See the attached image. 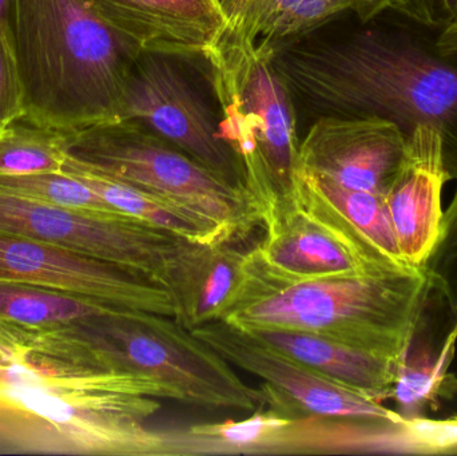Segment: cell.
I'll return each instance as SVG.
<instances>
[{"mask_svg": "<svg viewBox=\"0 0 457 456\" xmlns=\"http://www.w3.org/2000/svg\"><path fill=\"white\" fill-rule=\"evenodd\" d=\"M361 24L335 40L276 48L274 67L321 115L378 117L407 138L419 126L434 129L457 181L456 51L440 47L436 29L402 15Z\"/></svg>", "mask_w": 457, "mask_h": 456, "instance_id": "cell-1", "label": "cell"}, {"mask_svg": "<svg viewBox=\"0 0 457 456\" xmlns=\"http://www.w3.org/2000/svg\"><path fill=\"white\" fill-rule=\"evenodd\" d=\"M179 395L125 372L55 377L0 366V455L166 456L146 420Z\"/></svg>", "mask_w": 457, "mask_h": 456, "instance_id": "cell-2", "label": "cell"}, {"mask_svg": "<svg viewBox=\"0 0 457 456\" xmlns=\"http://www.w3.org/2000/svg\"><path fill=\"white\" fill-rule=\"evenodd\" d=\"M26 114L59 130L120 120L139 55L88 0H10Z\"/></svg>", "mask_w": 457, "mask_h": 456, "instance_id": "cell-3", "label": "cell"}, {"mask_svg": "<svg viewBox=\"0 0 457 456\" xmlns=\"http://www.w3.org/2000/svg\"><path fill=\"white\" fill-rule=\"evenodd\" d=\"M431 292L420 268L338 276L268 289L224 321L241 331L311 332L399 363Z\"/></svg>", "mask_w": 457, "mask_h": 456, "instance_id": "cell-4", "label": "cell"}, {"mask_svg": "<svg viewBox=\"0 0 457 456\" xmlns=\"http://www.w3.org/2000/svg\"><path fill=\"white\" fill-rule=\"evenodd\" d=\"M274 51L225 31L205 58L220 133L241 165L260 219L289 195L300 169L295 95L274 67Z\"/></svg>", "mask_w": 457, "mask_h": 456, "instance_id": "cell-5", "label": "cell"}, {"mask_svg": "<svg viewBox=\"0 0 457 456\" xmlns=\"http://www.w3.org/2000/svg\"><path fill=\"white\" fill-rule=\"evenodd\" d=\"M109 371L149 377L179 402L204 409L253 412L266 406L261 388L171 316L117 310L71 323Z\"/></svg>", "mask_w": 457, "mask_h": 456, "instance_id": "cell-6", "label": "cell"}, {"mask_svg": "<svg viewBox=\"0 0 457 456\" xmlns=\"http://www.w3.org/2000/svg\"><path fill=\"white\" fill-rule=\"evenodd\" d=\"M66 163L209 217L234 241L262 227L246 190L220 178L136 120H110L75 131Z\"/></svg>", "mask_w": 457, "mask_h": 456, "instance_id": "cell-7", "label": "cell"}, {"mask_svg": "<svg viewBox=\"0 0 457 456\" xmlns=\"http://www.w3.org/2000/svg\"><path fill=\"white\" fill-rule=\"evenodd\" d=\"M261 225L262 240L247 251V302L293 284L413 268L384 254L301 169L289 195L261 216Z\"/></svg>", "mask_w": 457, "mask_h": 456, "instance_id": "cell-8", "label": "cell"}, {"mask_svg": "<svg viewBox=\"0 0 457 456\" xmlns=\"http://www.w3.org/2000/svg\"><path fill=\"white\" fill-rule=\"evenodd\" d=\"M0 232L66 246L141 273L165 288L187 240L126 214H101L26 200L0 190Z\"/></svg>", "mask_w": 457, "mask_h": 456, "instance_id": "cell-9", "label": "cell"}, {"mask_svg": "<svg viewBox=\"0 0 457 456\" xmlns=\"http://www.w3.org/2000/svg\"><path fill=\"white\" fill-rule=\"evenodd\" d=\"M176 59L152 53L137 56L120 120L141 123L220 178L246 190L241 165L220 133V115Z\"/></svg>", "mask_w": 457, "mask_h": 456, "instance_id": "cell-10", "label": "cell"}, {"mask_svg": "<svg viewBox=\"0 0 457 456\" xmlns=\"http://www.w3.org/2000/svg\"><path fill=\"white\" fill-rule=\"evenodd\" d=\"M192 332L231 366L263 380L260 388L266 406L285 417L319 415L388 422L404 419L400 412L321 377L225 321L206 324Z\"/></svg>", "mask_w": 457, "mask_h": 456, "instance_id": "cell-11", "label": "cell"}, {"mask_svg": "<svg viewBox=\"0 0 457 456\" xmlns=\"http://www.w3.org/2000/svg\"><path fill=\"white\" fill-rule=\"evenodd\" d=\"M0 280L47 286L115 308L174 318L168 289L141 273L23 236L0 232Z\"/></svg>", "mask_w": 457, "mask_h": 456, "instance_id": "cell-12", "label": "cell"}, {"mask_svg": "<svg viewBox=\"0 0 457 456\" xmlns=\"http://www.w3.org/2000/svg\"><path fill=\"white\" fill-rule=\"evenodd\" d=\"M407 150V137L378 117L322 114L300 142L301 170L349 189L386 195Z\"/></svg>", "mask_w": 457, "mask_h": 456, "instance_id": "cell-13", "label": "cell"}, {"mask_svg": "<svg viewBox=\"0 0 457 456\" xmlns=\"http://www.w3.org/2000/svg\"><path fill=\"white\" fill-rule=\"evenodd\" d=\"M99 18L138 53L204 59L227 23L212 0H88Z\"/></svg>", "mask_w": 457, "mask_h": 456, "instance_id": "cell-14", "label": "cell"}, {"mask_svg": "<svg viewBox=\"0 0 457 456\" xmlns=\"http://www.w3.org/2000/svg\"><path fill=\"white\" fill-rule=\"evenodd\" d=\"M448 181L439 134L419 126L408 137L402 168L384 195L400 254L411 267L421 268L439 236Z\"/></svg>", "mask_w": 457, "mask_h": 456, "instance_id": "cell-15", "label": "cell"}, {"mask_svg": "<svg viewBox=\"0 0 457 456\" xmlns=\"http://www.w3.org/2000/svg\"><path fill=\"white\" fill-rule=\"evenodd\" d=\"M174 319L187 331L224 321L246 302L250 291L247 252L234 241H187L166 278Z\"/></svg>", "mask_w": 457, "mask_h": 456, "instance_id": "cell-16", "label": "cell"}, {"mask_svg": "<svg viewBox=\"0 0 457 456\" xmlns=\"http://www.w3.org/2000/svg\"><path fill=\"white\" fill-rule=\"evenodd\" d=\"M245 332L370 401L381 404L391 401L399 364L391 359L311 332L279 328Z\"/></svg>", "mask_w": 457, "mask_h": 456, "instance_id": "cell-17", "label": "cell"}, {"mask_svg": "<svg viewBox=\"0 0 457 456\" xmlns=\"http://www.w3.org/2000/svg\"><path fill=\"white\" fill-rule=\"evenodd\" d=\"M228 34L274 48L289 45L352 11L354 0H212Z\"/></svg>", "mask_w": 457, "mask_h": 456, "instance_id": "cell-18", "label": "cell"}, {"mask_svg": "<svg viewBox=\"0 0 457 456\" xmlns=\"http://www.w3.org/2000/svg\"><path fill=\"white\" fill-rule=\"evenodd\" d=\"M456 345L457 323L442 344L435 347L424 334L423 318L397 364L391 399L403 417H426L427 411H437L442 402L457 396V377L451 372Z\"/></svg>", "mask_w": 457, "mask_h": 456, "instance_id": "cell-19", "label": "cell"}, {"mask_svg": "<svg viewBox=\"0 0 457 456\" xmlns=\"http://www.w3.org/2000/svg\"><path fill=\"white\" fill-rule=\"evenodd\" d=\"M62 171H66L85 182L120 213L128 214L158 229L174 233L190 243L211 245L222 241H234L221 225L179 203L163 200L158 195L137 189L123 182L79 170L66 163V161Z\"/></svg>", "mask_w": 457, "mask_h": 456, "instance_id": "cell-20", "label": "cell"}, {"mask_svg": "<svg viewBox=\"0 0 457 456\" xmlns=\"http://www.w3.org/2000/svg\"><path fill=\"white\" fill-rule=\"evenodd\" d=\"M112 310L117 308L70 292L0 280V320L16 326L55 328Z\"/></svg>", "mask_w": 457, "mask_h": 456, "instance_id": "cell-21", "label": "cell"}, {"mask_svg": "<svg viewBox=\"0 0 457 456\" xmlns=\"http://www.w3.org/2000/svg\"><path fill=\"white\" fill-rule=\"evenodd\" d=\"M71 134L21 115L0 130V174L62 171Z\"/></svg>", "mask_w": 457, "mask_h": 456, "instance_id": "cell-22", "label": "cell"}, {"mask_svg": "<svg viewBox=\"0 0 457 456\" xmlns=\"http://www.w3.org/2000/svg\"><path fill=\"white\" fill-rule=\"evenodd\" d=\"M0 190L37 203L101 214H123L110 206L85 182L66 171L0 174ZM128 216V214H126Z\"/></svg>", "mask_w": 457, "mask_h": 456, "instance_id": "cell-23", "label": "cell"}, {"mask_svg": "<svg viewBox=\"0 0 457 456\" xmlns=\"http://www.w3.org/2000/svg\"><path fill=\"white\" fill-rule=\"evenodd\" d=\"M306 173V171H305ZM308 174L330 203L384 254L400 264L408 265L400 254L394 225L383 195L364 190L349 189L321 177ZM411 267V265H410ZM415 268V267H413Z\"/></svg>", "mask_w": 457, "mask_h": 456, "instance_id": "cell-24", "label": "cell"}, {"mask_svg": "<svg viewBox=\"0 0 457 456\" xmlns=\"http://www.w3.org/2000/svg\"><path fill=\"white\" fill-rule=\"evenodd\" d=\"M457 323V187L453 201L443 214L439 236L420 268Z\"/></svg>", "mask_w": 457, "mask_h": 456, "instance_id": "cell-25", "label": "cell"}, {"mask_svg": "<svg viewBox=\"0 0 457 456\" xmlns=\"http://www.w3.org/2000/svg\"><path fill=\"white\" fill-rule=\"evenodd\" d=\"M397 444L400 454H456L457 417L405 418L397 430Z\"/></svg>", "mask_w": 457, "mask_h": 456, "instance_id": "cell-26", "label": "cell"}, {"mask_svg": "<svg viewBox=\"0 0 457 456\" xmlns=\"http://www.w3.org/2000/svg\"><path fill=\"white\" fill-rule=\"evenodd\" d=\"M24 110V93L10 35L0 29V130Z\"/></svg>", "mask_w": 457, "mask_h": 456, "instance_id": "cell-27", "label": "cell"}, {"mask_svg": "<svg viewBox=\"0 0 457 456\" xmlns=\"http://www.w3.org/2000/svg\"><path fill=\"white\" fill-rule=\"evenodd\" d=\"M391 11L440 31L457 18V0H395Z\"/></svg>", "mask_w": 457, "mask_h": 456, "instance_id": "cell-28", "label": "cell"}, {"mask_svg": "<svg viewBox=\"0 0 457 456\" xmlns=\"http://www.w3.org/2000/svg\"><path fill=\"white\" fill-rule=\"evenodd\" d=\"M394 3L395 0H354L352 12L357 16L360 23H368L391 11Z\"/></svg>", "mask_w": 457, "mask_h": 456, "instance_id": "cell-29", "label": "cell"}, {"mask_svg": "<svg viewBox=\"0 0 457 456\" xmlns=\"http://www.w3.org/2000/svg\"><path fill=\"white\" fill-rule=\"evenodd\" d=\"M437 43L445 50L456 51L457 53V18L453 23L440 29L439 34H437Z\"/></svg>", "mask_w": 457, "mask_h": 456, "instance_id": "cell-30", "label": "cell"}, {"mask_svg": "<svg viewBox=\"0 0 457 456\" xmlns=\"http://www.w3.org/2000/svg\"><path fill=\"white\" fill-rule=\"evenodd\" d=\"M8 10H10V0H0V29H4L11 37L10 24H8Z\"/></svg>", "mask_w": 457, "mask_h": 456, "instance_id": "cell-31", "label": "cell"}]
</instances>
